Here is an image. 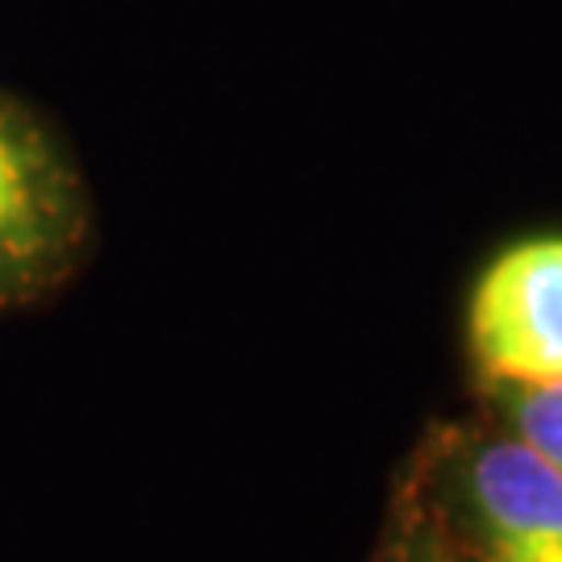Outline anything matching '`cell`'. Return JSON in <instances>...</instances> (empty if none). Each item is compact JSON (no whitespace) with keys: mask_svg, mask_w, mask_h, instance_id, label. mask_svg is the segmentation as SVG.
Returning a JSON list of instances; mask_svg holds the SVG:
<instances>
[{"mask_svg":"<svg viewBox=\"0 0 562 562\" xmlns=\"http://www.w3.org/2000/svg\"><path fill=\"white\" fill-rule=\"evenodd\" d=\"M92 238L97 209L71 146L0 83V317L76 280Z\"/></svg>","mask_w":562,"mask_h":562,"instance_id":"1","label":"cell"},{"mask_svg":"<svg viewBox=\"0 0 562 562\" xmlns=\"http://www.w3.org/2000/svg\"><path fill=\"white\" fill-rule=\"evenodd\" d=\"M467 322L496 387H562V234L504 246L483 267Z\"/></svg>","mask_w":562,"mask_h":562,"instance_id":"2","label":"cell"},{"mask_svg":"<svg viewBox=\"0 0 562 562\" xmlns=\"http://www.w3.org/2000/svg\"><path fill=\"white\" fill-rule=\"evenodd\" d=\"M459 501L480 562H562V471L517 434L459 462Z\"/></svg>","mask_w":562,"mask_h":562,"instance_id":"3","label":"cell"},{"mask_svg":"<svg viewBox=\"0 0 562 562\" xmlns=\"http://www.w3.org/2000/svg\"><path fill=\"white\" fill-rule=\"evenodd\" d=\"M501 396L513 434L562 471V387H501Z\"/></svg>","mask_w":562,"mask_h":562,"instance_id":"4","label":"cell"},{"mask_svg":"<svg viewBox=\"0 0 562 562\" xmlns=\"http://www.w3.org/2000/svg\"><path fill=\"white\" fill-rule=\"evenodd\" d=\"M383 562H480L467 546H459L438 521H413L392 538Z\"/></svg>","mask_w":562,"mask_h":562,"instance_id":"5","label":"cell"}]
</instances>
